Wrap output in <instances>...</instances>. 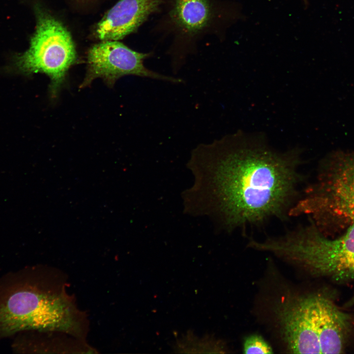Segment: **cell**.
I'll use <instances>...</instances> for the list:
<instances>
[{
    "mask_svg": "<svg viewBox=\"0 0 354 354\" xmlns=\"http://www.w3.org/2000/svg\"><path fill=\"white\" fill-rule=\"evenodd\" d=\"M310 297L321 353H342L350 330L348 315L322 295Z\"/></svg>",
    "mask_w": 354,
    "mask_h": 354,
    "instance_id": "cell-9",
    "label": "cell"
},
{
    "mask_svg": "<svg viewBox=\"0 0 354 354\" xmlns=\"http://www.w3.org/2000/svg\"><path fill=\"white\" fill-rule=\"evenodd\" d=\"M173 13L177 24L190 31L202 29L210 16L206 0H177Z\"/></svg>",
    "mask_w": 354,
    "mask_h": 354,
    "instance_id": "cell-10",
    "label": "cell"
},
{
    "mask_svg": "<svg viewBox=\"0 0 354 354\" xmlns=\"http://www.w3.org/2000/svg\"><path fill=\"white\" fill-rule=\"evenodd\" d=\"M35 14L36 26L30 46L13 57L7 70L27 76L45 74L50 79L49 90L55 97L77 61L76 47L69 31L59 20L39 6Z\"/></svg>",
    "mask_w": 354,
    "mask_h": 354,
    "instance_id": "cell-4",
    "label": "cell"
},
{
    "mask_svg": "<svg viewBox=\"0 0 354 354\" xmlns=\"http://www.w3.org/2000/svg\"><path fill=\"white\" fill-rule=\"evenodd\" d=\"M87 328L85 315L55 272L28 268L0 280V337L35 329L83 340Z\"/></svg>",
    "mask_w": 354,
    "mask_h": 354,
    "instance_id": "cell-2",
    "label": "cell"
},
{
    "mask_svg": "<svg viewBox=\"0 0 354 354\" xmlns=\"http://www.w3.org/2000/svg\"><path fill=\"white\" fill-rule=\"evenodd\" d=\"M251 247L271 253L315 274L337 280L354 278V223L335 239L326 238L312 224L283 236L253 240Z\"/></svg>",
    "mask_w": 354,
    "mask_h": 354,
    "instance_id": "cell-3",
    "label": "cell"
},
{
    "mask_svg": "<svg viewBox=\"0 0 354 354\" xmlns=\"http://www.w3.org/2000/svg\"><path fill=\"white\" fill-rule=\"evenodd\" d=\"M173 350L177 353H221L225 350L224 343L212 335L205 334L200 337L192 331L177 338L173 345Z\"/></svg>",
    "mask_w": 354,
    "mask_h": 354,
    "instance_id": "cell-11",
    "label": "cell"
},
{
    "mask_svg": "<svg viewBox=\"0 0 354 354\" xmlns=\"http://www.w3.org/2000/svg\"><path fill=\"white\" fill-rule=\"evenodd\" d=\"M302 151L276 150L265 134L241 130L198 145L187 164L195 179L183 193L185 211L228 232L289 216L299 199Z\"/></svg>",
    "mask_w": 354,
    "mask_h": 354,
    "instance_id": "cell-1",
    "label": "cell"
},
{
    "mask_svg": "<svg viewBox=\"0 0 354 354\" xmlns=\"http://www.w3.org/2000/svg\"><path fill=\"white\" fill-rule=\"evenodd\" d=\"M282 337L293 354H321L309 295L290 297L277 310Z\"/></svg>",
    "mask_w": 354,
    "mask_h": 354,
    "instance_id": "cell-7",
    "label": "cell"
},
{
    "mask_svg": "<svg viewBox=\"0 0 354 354\" xmlns=\"http://www.w3.org/2000/svg\"><path fill=\"white\" fill-rule=\"evenodd\" d=\"M243 353L248 354H272L270 345L261 336L257 334L248 336L243 343Z\"/></svg>",
    "mask_w": 354,
    "mask_h": 354,
    "instance_id": "cell-12",
    "label": "cell"
},
{
    "mask_svg": "<svg viewBox=\"0 0 354 354\" xmlns=\"http://www.w3.org/2000/svg\"><path fill=\"white\" fill-rule=\"evenodd\" d=\"M324 169L289 216L308 215L318 226L334 216L354 223V158L339 154Z\"/></svg>",
    "mask_w": 354,
    "mask_h": 354,
    "instance_id": "cell-5",
    "label": "cell"
},
{
    "mask_svg": "<svg viewBox=\"0 0 354 354\" xmlns=\"http://www.w3.org/2000/svg\"><path fill=\"white\" fill-rule=\"evenodd\" d=\"M160 3V0H119L96 25L95 35L101 41L122 39L135 31Z\"/></svg>",
    "mask_w": 354,
    "mask_h": 354,
    "instance_id": "cell-8",
    "label": "cell"
},
{
    "mask_svg": "<svg viewBox=\"0 0 354 354\" xmlns=\"http://www.w3.org/2000/svg\"><path fill=\"white\" fill-rule=\"evenodd\" d=\"M149 54L134 51L117 40L101 41L94 44L87 53V71L80 88L90 85L97 78H102L110 87L120 78L134 75L173 84L182 79L163 75L147 68L144 60Z\"/></svg>",
    "mask_w": 354,
    "mask_h": 354,
    "instance_id": "cell-6",
    "label": "cell"
}]
</instances>
